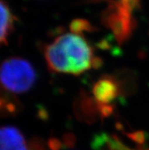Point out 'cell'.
<instances>
[{
  "mask_svg": "<svg viewBox=\"0 0 149 150\" xmlns=\"http://www.w3.org/2000/svg\"><path fill=\"white\" fill-rule=\"evenodd\" d=\"M44 57L53 72L75 76L98 67L93 49L79 33L61 34L44 49Z\"/></svg>",
  "mask_w": 149,
  "mask_h": 150,
  "instance_id": "obj_1",
  "label": "cell"
},
{
  "mask_svg": "<svg viewBox=\"0 0 149 150\" xmlns=\"http://www.w3.org/2000/svg\"><path fill=\"white\" fill-rule=\"evenodd\" d=\"M36 81V72L28 61L19 57L6 59L1 67V83L4 89L12 94L28 91Z\"/></svg>",
  "mask_w": 149,
  "mask_h": 150,
  "instance_id": "obj_2",
  "label": "cell"
},
{
  "mask_svg": "<svg viewBox=\"0 0 149 150\" xmlns=\"http://www.w3.org/2000/svg\"><path fill=\"white\" fill-rule=\"evenodd\" d=\"M0 150H46L38 139L27 140L15 127H2L0 131Z\"/></svg>",
  "mask_w": 149,
  "mask_h": 150,
  "instance_id": "obj_3",
  "label": "cell"
},
{
  "mask_svg": "<svg viewBox=\"0 0 149 150\" xmlns=\"http://www.w3.org/2000/svg\"><path fill=\"white\" fill-rule=\"evenodd\" d=\"M93 93L100 106L109 107L118 95V86L112 79L103 78L95 85Z\"/></svg>",
  "mask_w": 149,
  "mask_h": 150,
  "instance_id": "obj_4",
  "label": "cell"
},
{
  "mask_svg": "<svg viewBox=\"0 0 149 150\" xmlns=\"http://www.w3.org/2000/svg\"><path fill=\"white\" fill-rule=\"evenodd\" d=\"M1 30L0 40L1 44H7L8 38L11 34L14 26V15L9 7L3 0H1Z\"/></svg>",
  "mask_w": 149,
  "mask_h": 150,
  "instance_id": "obj_5",
  "label": "cell"
}]
</instances>
